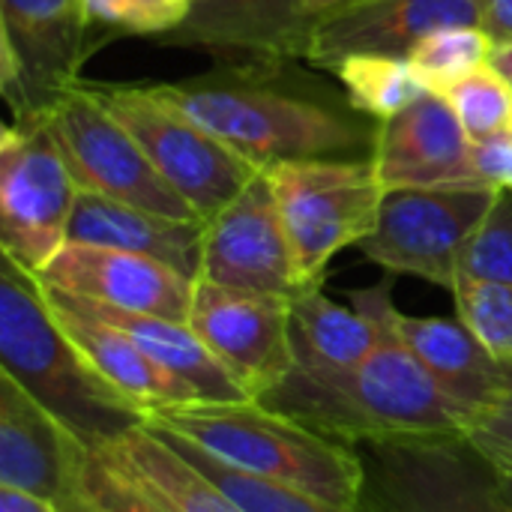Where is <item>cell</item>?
Segmentation results:
<instances>
[{
	"instance_id": "cell-1",
	"label": "cell",
	"mask_w": 512,
	"mask_h": 512,
	"mask_svg": "<svg viewBox=\"0 0 512 512\" xmlns=\"http://www.w3.org/2000/svg\"><path fill=\"white\" fill-rule=\"evenodd\" d=\"M363 315L381 330L369 360L339 372L291 366L258 402L351 447L465 441L477 411L459 402L375 312Z\"/></svg>"
},
{
	"instance_id": "cell-2",
	"label": "cell",
	"mask_w": 512,
	"mask_h": 512,
	"mask_svg": "<svg viewBox=\"0 0 512 512\" xmlns=\"http://www.w3.org/2000/svg\"><path fill=\"white\" fill-rule=\"evenodd\" d=\"M141 423L234 471L300 489L339 510L372 512L357 447L318 435L261 402H189L147 411Z\"/></svg>"
},
{
	"instance_id": "cell-3",
	"label": "cell",
	"mask_w": 512,
	"mask_h": 512,
	"mask_svg": "<svg viewBox=\"0 0 512 512\" xmlns=\"http://www.w3.org/2000/svg\"><path fill=\"white\" fill-rule=\"evenodd\" d=\"M174 111L216 135L258 168L297 159H345L375 150L366 123L297 93L255 81L153 84Z\"/></svg>"
},
{
	"instance_id": "cell-4",
	"label": "cell",
	"mask_w": 512,
	"mask_h": 512,
	"mask_svg": "<svg viewBox=\"0 0 512 512\" xmlns=\"http://www.w3.org/2000/svg\"><path fill=\"white\" fill-rule=\"evenodd\" d=\"M0 372L87 444L111 441L144 420L90 372L57 324L39 276L9 255L0 258Z\"/></svg>"
},
{
	"instance_id": "cell-5",
	"label": "cell",
	"mask_w": 512,
	"mask_h": 512,
	"mask_svg": "<svg viewBox=\"0 0 512 512\" xmlns=\"http://www.w3.org/2000/svg\"><path fill=\"white\" fill-rule=\"evenodd\" d=\"M279 216L306 288L324 282L327 264L348 246H360L384 198L372 156L297 159L264 168Z\"/></svg>"
},
{
	"instance_id": "cell-6",
	"label": "cell",
	"mask_w": 512,
	"mask_h": 512,
	"mask_svg": "<svg viewBox=\"0 0 512 512\" xmlns=\"http://www.w3.org/2000/svg\"><path fill=\"white\" fill-rule=\"evenodd\" d=\"M87 90L132 132L156 171L201 213V219L219 213L258 174V165L174 111L153 87L90 84Z\"/></svg>"
},
{
	"instance_id": "cell-7",
	"label": "cell",
	"mask_w": 512,
	"mask_h": 512,
	"mask_svg": "<svg viewBox=\"0 0 512 512\" xmlns=\"http://www.w3.org/2000/svg\"><path fill=\"white\" fill-rule=\"evenodd\" d=\"M78 183L45 123H9L0 141V249L24 270H45L69 243Z\"/></svg>"
},
{
	"instance_id": "cell-8",
	"label": "cell",
	"mask_w": 512,
	"mask_h": 512,
	"mask_svg": "<svg viewBox=\"0 0 512 512\" xmlns=\"http://www.w3.org/2000/svg\"><path fill=\"white\" fill-rule=\"evenodd\" d=\"M495 198L492 186L384 189L378 222L357 249L393 276H417L453 291L462 255Z\"/></svg>"
},
{
	"instance_id": "cell-9",
	"label": "cell",
	"mask_w": 512,
	"mask_h": 512,
	"mask_svg": "<svg viewBox=\"0 0 512 512\" xmlns=\"http://www.w3.org/2000/svg\"><path fill=\"white\" fill-rule=\"evenodd\" d=\"M45 123L78 189L171 219H201V213L156 171L132 132L87 87L75 84L60 96L48 108Z\"/></svg>"
},
{
	"instance_id": "cell-10",
	"label": "cell",
	"mask_w": 512,
	"mask_h": 512,
	"mask_svg": "<svg viewBox=\"0 0 512 512\" xmlns=\"http://www.w3.org/2000/svg\"><path fill=\"white\" fill-rule=\"evenodd\" d=\"M372 512H512L468 441L363 444Z\"/></svg>"
},
{
	"instance_id": "cell-11",
	"label": "cell",
	"mask_w": 512,
	"mask_h": 512,
	"mask_svg": "<svg viewBox=\"0 0 512 512\" xmlns=\"http://www.w3.org/2000/svg\"><path fill=\"white\" fill-rule=\"evenodd\" d=\"M84 39V0H0V81L15 123L45 117L75 87Z\"/></svg>"
},
{
	"instance_id": "cell-12",
	"label": "cell",
	"mask_w": 512,
	"mask_h": 512,
	"mask_svg": "<svg viewBox=\"0 0 512 512\" xmlns=\"http://www.w3.org/2000/svg\"><path fill=\"white\" fill-rule=\"evenodd\" d=\"M198 279L279 300H294L306 291L264 168H258L234 201L204 222Z\"/></svg>"
},
{
	"instance_id": "cell-13",
	"label": "cell",
	"mask_w": 512,
	"mask_h": 512,
	"mask_svg": "<svg viewBox=\"0 0 512 512\" xmlns=\"http://www.w3.org/2000/svg\"><path fill=\"white\" fill-rule=\"evenodd\" d=\"M186 324L249 402L270 393L294 366L291 300L195 279Z\"/></svg>"
},
{
	"instance_id": "cell-14",
	"label": "cell",
	"mask_w": 512,
	"mask_h": 512,
	"mask_svg": "<svg viewBox=\"0 0 512 512\" xmlns=\"http://www.w3.org/2000/svg\"><path fill=\"white\" fill-rule=\"evenodd\" d=\"M90 444L0 372V486L39 495L63 512L81 507V471Z\"/></svg>"
},
{
	"instance_id": "cell-15",
	"label": "cell",
	"mask_w": 512,
	"mask_h": 512,
	"mask_svg": "<svg viewBox=\"0 0 512 512\" xmlns=\"http://www.w3.org/2000/svg\"><path fill=\"white\" fill-rule=\"evenodd\" d=\"M372 162L384 189H486L474 141L441 93H423L384 120ZM495 189V186H492Z\"/></svg>"
},
{
	"instance_id": "cell-16",
	"label": "cell",
	"mask_w": 512,
	"mask_h": 512,
	"mask_svg": "<svg viewBox=\"0 0 512 512\" xmlns=\"http://www.w3.org/2000/svg\"><path fill=\"white\" fill-rule=\"evenodd\" d=\"M354 309L375 312L396 339L468 408L492 405L512 384V363L489 354V348L465 327L462 318H417L393 303V279L372 288L348 291Z\"/></svg>"
},
{
	"instance_id": "cell-17",
	"label": "cell",
	"mask_w": 512,
	"mask_h": 512,
	"mask_svg": "<svg viewBox=\"0 0 512 512\" xmlns=\"http://www.w3.org/2000/svg\"><path fill=\"white\" fill-rule=\"evenodd\" d=\"M36 276L42 285L57 291L171 321L189 318L195 291V279L156 258L87 243H66Z\"/></svg>"
},
{
	"instance_id": "cell-18",
	"label": "cell",
	"mask_w": 512,
	"mask_h": 512,
	"mask_svg": "<svg viewBox=\"0 0 512 512\" xmlns=\"http://www.w3.org/2000/svg\"><path fill=\"white\" fill-rule=\"evenodd\" d=\"M483 0H369L312 24L306 54L318 69H333L354 54L411 57L432 33L447 27H480Z\"/></svg>"
},
{
	"instance_id": "cell-19",
	"label": "cell",
	"mask_w": 512,
	"mask_h": 512,
	"mask_svg": "<svg viewBox=\"0 0 512 512\" xmlns=\"http://www.w3.org/2000/svg\"><path fill=\"white\" fill-rule=\"evenodd\" d=\"M309 33L303 0H192L183 21L162 33V42L210 51L222 60L276 63L303 57Z\"/></svg>"
},
{
	"instance_id": "cell-20",
	"label": "cell",
	"mask_w": 512,
	"mask_h": 512,
	"mask_svg": "<svg viewBox=\"0 0 512 512\" xmlns=\"http://www.w3.org/2000/svg\"><path fill=\"white\" fill-rule=\"evenodd\" d=\"M42 291L57 324L69 336L75 351L84 357L90 372L105 387H111L123 402H129L141 417L156 408L198 402L189 384H183L159 363H153L123 330L87 312L72 294H63L48 285H42Z\"/></svg>"
},
{
	"instance_id": "cell-21",
	"label": "cell",
	"mask_w": 512,
	"mask_h": 512,
	"mask_svg": "<svg viewBox=\"0 0 512 512\" xmlns=\"http://www.w3.org/2000/svg\"><path fill=\"white\" fill-rule=\"evenodd\" d=\"M69 243L105 246L156 258L174 267L177 273L198 279L204 219H171L81 189L69 219Z\"/></svg>"
},
{
	"instance_id": "cell-22",
	"label": "cell",
	"mask_w": 512,
	"mask_h": 512,
	"mask_svg": "<svg viewBox=\"0 0 512 512\" xmlns=\"http://www.w3.org/2000/svg\"><path fill=\"white\" fill-rule=\"evenodd\" d=\"M75 300L96 318L123 330L165 372H171L174 378L189 384L195 390L198 402H249L246 393L231 381V375L219 366V360L204 348V342L195 336V330L186 321L126 312V309L102 306V303H93L84 297H75Z\"/></svg>"
},
{
	"instance_id": "cell-23",
	"label": "cell",
	"mask_w": 512,
	"mask_h": 512,
	"mask_svg": "<svg viewBox=\"0 0 512 512\" xmlns=\"http://www.w3.org/2000/svg\"><path fill=\"white\" fill-rule=\"evenodd\" d=\"M105 453L156 501L174 512H243L225 492H219L183 453L144 423L99 441Z\"/></svg>"
},
{
	"instance_id": "cell-24",
	"label": "cell",
	"mask_w": 512,
	"mask_h": 512,
	"mask_svg": "<svg viewBox=\"0 0 512 512\" xmlns=\"http://www.w3.org/2000/svg\"><path fill=\"white\" fill-rule=\"evenodd\" d=\"M378 342V324L354 306L345 309L330 300L321 285L306 288L291 300V351L294 366L300 369H354L372 357Z\"/></svg>"
},
{
	"instance_id": "cell-25",
	"label": "cell",
	"mask_w": 512,
	"mask_h": 512,
	"mask_svg": "<svg viewBox=\"0 0 512 512\" xmlns=\"http://www.w3.org/2000/svg\"><path fill=\"white\" fill-rule=\"evenodd\" d=\"M333 72L342 81L351 108L381 123L405 111L423 93H429L405 57L354 54V57L339 60Z\"/></svg>"
},
{
	"instance_id": "cell-26",
	"label": "cell",
	"mask_w": 512,
	"mask_h": 512,
	"mask_svg": "<svg viewBox=\"0 0 512 512\" xmlns=\"http://www.w3.org/2000/svg\"><path fill=\"white\" fill-rule=\"evenodd\" d=\"M159 435V432H156ZM177 453H183L219 492H225L237 507L243 512H351L339 510L333 504H324L300 489H291V486H279V483H270V480H261V477H252V474H243V471H234L228 465H219L216 459L204 456L201 450L189 447L186 441H177V438H168L162 435Z\"/></svg>"
},
{
	"instance_id": "cell-27",
	"label": "cell",
	"mask_w": 512,
	"mask_h": 512,
	"mask_svg": "<svg viewBox=\"0 0 512 512\" xmlns=\"http://www.w3.org/2000/svg\"><path fill=\"white\" fill-rule=\"evenodd\" d=\"M495 45L483 33V27H447L426 36L408 57L417 78L432 93H444L450 84L465 75L483 69L492 57Z\"/></svg>"
},
{
	"instance_id": "cell-28",
	"label": "cell",
	"mask_w": 512,
	"mask_h": 512,
	"mask_svg": "<svg viewBox=\"0 0 512 512\" xmlns=\"http://www.w3.org/2000/svg\"><path fill=\"white\" fill-rule=\"evenodd\" d=\"M471 141L512 132V87L486 63L441 93Z\"/></svg>"
},
{
	"instance_id": "cell-29",
	"label": "cell",
	"mask_w": 512,
	"mask_h": 512,
	"mask_svg": "<svg viewBox=\"0 0 512 512\" xmlns=\"http://www.w3.org/2000/svg\"><path fill=\"white\" fill-rule=\"evenodd\" d=\"M453 297L456 315L489 348V354L512 363V288L459 276Z\"/></svg>"
},
{
	"instance_id": "cell-30",
	"label": "cell",
	"mask_w": 512,
	"mask_h": 512,
	"mask_svg": "<svg viewBox=\"0 0 512 512\" xmlns=\"http://www.w3.org/2000/svg\"><path fill=\"white\" fill-rule=\"evenodd\" d=\"M81 507L84 512H174L138 486L102 444H90L81 471Z\"/></svg>"
},
{
	"instance_id": "cell-31",
	"label": "cell",
	"mask_w": 512,
	"mask_h": 512,
	"mask_svg": "<svg viewBox=\"0 0 512 512\" xmlns=\"http://www.w3.org/2000/svg\"><path fill=\"white\" fill-rule=\"evenodd\" d=\"M462 276L512 288V189H498L492 210L462 255Z\"/></svg>"
},
{
	"instance_id": "cell-32",
	"label": "cell",
	"mask_w": 512,
	"mask_h": 512,
	"mask_svg": "<svg viewBox=\"0 0 512 512\" xmlns=\"http://www.w3.org/2000/svg\"><path fill=\"white\" fill-rule=\"evenodd\" d=\"M186 9L180 0H84V21L87 33L162 36L183 21Z\"/></svg>"
},
{
	"instance_id": "cell-33",
	"label": "cell",
	"mask_w": 512,
	"mask_h": 512,
	"mask_svg": "<svg viewBox=\"0 0 512 512\" xmlns=\"http://www.w3.org/2000/svg\"><path fill=\"white\" fill-rule=\"evenodd\" d=\"M498 474L512 477V384L486 408L474 414L465 438Z\"/></svg>"
},
{
	"instance_id": "cell-34",
	"label": "cell",
	"mask_w": 512,
	"mask_h": 512,
	"mask_svg": "<svg viewBox=\"0 0 512 512\" xmlns=\"http://www.w3.org/2000/svg\"><path fill=\"white\" fill-rule=\"evenodd\" d=\"M474 165L495 189H512V132L474 141Z\"/></svg>"
},
{
	"instance_id": "cell-35",
	"label": "cell",
	"mask_w": 512,
	"mask_h": 512,
	"mask_svg": "<svg viewBox=\"0 0 512 512\" xmlns=\"http://www.w3.org/2000/svg\"><path fill=\"white\" fill-rule=\"evenodd\" d=\"M483 33L492 39L495 48L512 42V0H483V15H480Z\"/></svg>"
},
{
	"instance_id": "cell-36",
	"label": "cell",
	"mask_w": 512,
	"mask_h": 512,
	"mask_svg": "<svg viewBox=\"0 0 512 512\" xmlns=\"http://www.w3.org/2000/svg\"><path fill=\"white\" fill-rule=\"evenodd\" d=\"M0 512H63L57 504L39 498V495H30V492H21V489H12V486H0Z\"/></svg>"
},
{
	"instance_id": "cell-37",
	"label": "cell",
	"mask_w": 512,
	"mask_h": 512,
	"mask_svg": "<svg viewBox=\"0 0 512 512\" xmlns=\"http://www.w3.org/2000/svg\"><path fill=\"white\" fill-rule=\"evenodd\" d=\"M363 3H369V0H303V12L315 24L327 15H336V12H345V9H354Z\"/></svg>"
},
{
	"instance_id": "cell-38",
	"label": "cell",
	"mask_w": 512,
	"mask_h": 512,
	"mask_svg": "<svg viewBox=\"0 0 512 512\" xmlns=\"http://www.w3.org/2000/svg\"><path fill=\"white\" fill-rule=\"evenodd\" d=\"M489 66L507 81L512 87V42L510 45H501V48H495L492 51V57H489Z\"/></svg>"
},
{
	"instance_id": "cell-39",
	"label": "cell",
	"mask_w": 512,
	"mask_h": 512,
	"mask_svg": "<svg viewBox=\"0 0 512 512\" xmlns=\"http://www.w3.org/2000/svg\"><path fill=\"white\" fill-rule=\"evenodd\" d=\"M498 474V471H495ZM498 489H501V495L507 498V504L512 507V477L510 474H498Z\"/></svg>"
},
{
	"instance_id": "cell-40",
	"label": "cell",
	"mask_w": 512,
	"mask_h": 512,
	"mask_svg": "<svg viewBox=\"0 0 512 512\" xmlns=\"http://www.w3.org/2000/svg\"><path fill=\"white\" fill-rule=\"evenodd\" d=\"M180 3H186V6H189V3H192V0H180Z\"/></svg>"
}]
</instances>
